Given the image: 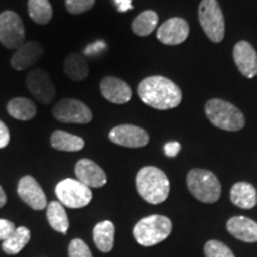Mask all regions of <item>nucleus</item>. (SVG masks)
<instances>
[{
    "label": "nucleus",
    "mask_w": 257,
    "mask_h": 257,
    "mask_svg": "<svg viewBox=\"0 0 257 257\" xmlns=\"http://www.w3.org/2000/svg\"><path fill=\"white\" fill-rule=\"evenodd\" d=\"M205 256L206 257H234L233 252L219 240H210L205 244Z\"/></svg>",
    "instance_id": "cd10ccee"
},
{
    "label": "nucleus",
    "mask_w": 257,
    "mask_h": 257,
    "mask_svg": "<svg viewBox=\"0 0 257 257\" xmlns=\"http://www.w3.org/2000/svg\"><path fill=\"white\" fill-rule=\"evenodd\" d=\"M30 240V230L28 227H16L14 233L3 242V250L9 255H17Z\"/></svg>",
    "instance_id": "393cba45"
},
{
    "label": "nucleus",
    "mask_w": 257,
    "mask_h": 257,
    "mask_svg": "<svg viewBox=\"0 0 257 257\" xmlns=\"http://www.w3.org/2000/svg\"><path fill=\"white\" fill-rule=\"evenodd\" d=\"M136 187L138 194L149 204H161L168 198L169 180L156 167H144L137 173Z\"/></svg>",
    "instance_id": "f03ea898"
},
{
    "label": "nucleus",
    "mask_w": 257,
    "mask_h": 257,
    "mask_svg": "<svg viewBox=\"0 0 257 257\" xmlns=\"http://www.w3.org/2000/svg\"><path fill=\"white\" fill-rule=\"evenodd\" d=\"M53 115L56 120L66 124H88L92 120V111L78 99H61L53 107Z\"/></svg>",
    "instance_id": "6e6552de"
},
{
    "label": "nucleus",
    "mask_w": 257,
    "mask_h": 257,
    "mask_svg": "<svg viewBox=\"0 0 257 257\" xmlns=\"http://www.w3.org/2000/svg\"><path fill=\"white\" fill-rule=\"evenodd\" d=\"M111 142L126 148H142L149 143V135L136 125L124 124L112 128L108 134Z\"/></svg>",
    "instance_id": "9b49d317"
},
{
    "label": "nucleus",
    "mask_w": 257,
    "mask_h": 257,
    "mask_svg": "<svg viewBox=\"0 0 257 257\" xmlns=\"http://www.w3.org/2000/svg\"><path fill=\"white\" fill-rule=\"evenodd\" d=\"M47 218L50 226L61 233H67L69 227L66 210L60 201H51L47 206Z\"/></svg>",
    "instance_id": "b1692460"
},
{
    "label": "nucleus",
    "mask_w": 257,
    "mask_h": 257,
    "mask_svg": "<svg viewBox=\"0 0 257 257\" xmlns=\"http://www.w3.org/2000/svg\"><path fill=\"white\" fill-rule=\"evenodd\" d=\"M93 239L100 251L108 252L113 248L114 243V225L110 220L96 224L93 230Z\"/></svg>",
    "instance_id": "4be33fe9"
},
{
    "label": "nucleus",
    "mask_w": 257,
    "mask_h": 257,
    "mask_svg": "<svg viewBox=\"0 0 257 257\" xmlns=\"http://www.w3.org/2000/svg\"><path fill=\"white\" fill-rule=\"evenodd\" d=\"M10 143V130L5 123L0 120V149L8 147Z\"/></svg>",
    "instance_id": "2f4dec72"
},
{
    "label": "nucleus",
    "mask_w": 257,
    "mask_h": 257,
    "mask_svg": "<svg viewBox=\"0 0 257 257\" xmlns=\"http://www.w3.org/2000/svg\"><path fill=\"white\" fill-rule=\"evenodd\" d=\"M199 22L206 36L214 43L223 41L225 21L217 0H202L199 5Z\"/></svg>",
    "instance_id": "423d86ee"
},
{
    "label": "nucleus",
    "mask_w": 257,
    "mask_h": 257,
    "mask_svg": "<svg viewBox=\"0 0 257 257\" xmlns=\"http://www.w3.org/2000/svg\"><path fill=\"white\" fill-rule=\"evenodd\" d=\"M25 41V29L22 18L14 11L0 15V42L8 49L17 50Z\"/></svg>",
    "instance_id": "1a4fd4ad"
},
{
    "label": "nucleus",
    "mask_w": 257,
    "mask_h": 257,
    "mask_svg": "<svg viewBox=\"0 0 257 257\" xmlns=\"http://www.w3.org/2000/svg\"><path fill=\"white\" fill-rule=\"evenodd\" d=\"M230 199L233 205L244 210L253 208L257 204V192L255 187L248 182H237L232 186Z\"/></svg>",
    "instance_id": "6ab92c4d"
},
{
    "label": "nucleus",
    "mask_w": 257,
    "mask_h": 257,
    "mask_svg": "<svg viewBox=\"0 0 257 257\" xmlns=\"http://www.w3.org/2000/svg\"><path fill=\"white\" fill-rule=\"evenodd\" d=\"M15 230L16 226L12 221L8 219H0V240L4 242L6 238H9L14 233Z\"/></svg>",
    "instance_id": "7c9ffc66"
},
{
    "label": "nucleus",
    "mask_w": 257,
    "mask_h": 257,
    "mask_svg": "<svg viewBox=\"0 0 257 257\" xmlns=\"http://www.w3.org/2000/svg\"><path fill=\"white\" fill-rule=\"evenodd\" d=\"M29 15L35 23L44 25L53 18V8L49 0H29Z\"/></svg>",
    "instance_id": "bb28decb"
},
{
    "label": "nucleus",
    "mask_w": 257,
    "mask_h": 257,
    "mask_svg": "<svg viewBox=\"0 0 257 257\" xmlns=\"http://www.w3.org/2000/svg\"><path fill=\"white\" fill-rule=\"evenodd\" d=\"M233 60L245 78L252 79L257 75V53L249 42L240 41L234 46Z\"/></svg>",
    "instance_id": "4468645a"
},
{
    "label": "nucleus",
    "mask_w": 257,
    "mask_h": 257,
    "mask_svg": "<svg viewBox=\"0 0 257 257\" xmlns=\"http://www.w3.org/2000/svg\"><path fill=\"white\" fill-rule=\"evenodd\" d=\"M68 252L69 257H93L87 244L79 238L73 239L70 242Z\"/></svg>",
    "instance_id": "c756f323"
},
{
    "label": "nucleus",
    "mask_w": 257,
    "mask_h": 257,
    "mask_svg": "<svg viewBox=\"0 0 257 257\" xmlns=\"http://www.w3.org/2000/svg\"><path fill=\"white\" fill-rule=\"evenodd\" d=\"M115 5H117V10L119 12H127L133 10V2L131 0H114Z\"/></svg>",
    "instance_id": "72a5a7b5"
},
{
    "label": "nucleus",
    "mask_w": 257,
    "mask_h": 257,
    "mask_svg": "<svg viewBox=\"0 0 257 257\" xmlns=\"http://www.w3.org/2000/svg\"><path fill=\"white\" fill-rule=\"evenodd\" d=\"M18 195L25 204L36 211L47 207V197L40 184L32 176L27 175L21 179L17 188Z\"/></svg>",
    "instance_id": "ddd939ff"
},
{
    "label": "nucleus",
    "mask_w": 257,
    "mask_h": 257,
    "mask_svg": "<svg viewBox=\"0 0 257 257\" xmlns=\"http://www.w3.org/2000/svg\"><path fill=\"white\" fill-rule=\"evenodd\" d=\"M25 81H27V87L32 96L41 104L47 105L54 101L56 96V88L46 70L42 68L30 70Z\"/></svg>",
    "instance_id": "9d476101"
},
{
    "label": "nucleus",
    "mask_w": 257,
    "mask_h": 257,
    "mask_svg": "<svg viewBox=\"0 0 257 257\" xmlns=\"http://www.w3.org/2000/svg\"><path fill=\"white\" fill-rule=\"evenodd\" d=\"M163 150H165L166 156L175 157L179 154L180 150H181V144L179 142H169L166 144Z\"/></svg>",
    "instance_id": "473e14b6"
},
{
    "label": "nucleus",
    "mask_w": 257,
    "mask_h": 257,
    "mask_svg": "<svg viewBox=\"0 0 257 257\" xmlns=\"http://www.w3.org/2000/svg\"><path fill=\"white\" fill-rule=\"evenodd\" d=\"M63 70L73 81H82L88 76L89 67L85 57L80 54L72 53L64 59Z\"/></svg>",
    "instance_id": "aec40b11"
},
{
    "label": "nucleus",
    "mask_w": 257,
    "mask_h": 257,
    "mask_svg": "<svg viewBox=\"0 0 257 257\" xmlns=\"http://www.w3.org/2000/svg\"><path fill=\"white\" fill-rule=\"evenodd\" d=\"M227 231L237 239L246 243L257 242V223L246 217H233L227 221Z\"/></svg>",
    "instance_id": "a211bd4d"
},
{
    "label": "nucleus",
    "mask_w": 257,
    "mask_h": 257,
    "mask_svg": "<svg viewBox=\"0 0 257 257\" xmlns=\"http://www.w3.org/2000/svg\"><path fill=\"white\" fill-rule=\"evenodd\" d=\"M172 221L165 216L154 214L135 225L134 236L143 246H153L165 240L172 232Z\"/></svg>",
    "instance_id": "20e7f679"
},
{
    "label": "nucleus",
    "mask_w": 257,
    "mask_h": 257,
    "mask_svg": "<svg viewBox=\"0 0 257 257\" xmlns=\"http://www.w3.org/2000/svg\"><path fill=\"white\" fill-rule=\"evenodd\" d=\"M75 175L80 182L89 188H100L107 182L104 170L88 159H82L76 163Z\"/></svg>",
    "instance_id": "dca6fc26"
},
{
    "label": "nucleus",
    "mask_w": 257,
    "mask_h": 257,
    "mask_svg": "<svg viewBox=\"0 0 257 257\" xmlns=\"http://www.w3.org/2000/svg\"><path fill=\"white\" fill-rule=\"evenodd\" d=\"M137 93L144 104L161 111L176 107L182 99L179 86L161 75L149 76L142 80L138 85Z\"/></svg>",
    "instance_id": "f257e3e1"
},
{
    "label": "nucleus",
    "mask_w": 257,
    "mask_h": 257,
    "mask_svg": "<svg viewBox=\"0 0 257 257\" xmlns=\"http://www.w3.org/2000/svg\"><path fill=\"white\" fill-rule=\"evenodd\" d=\"M205 112L214 126L226 131H238L245 124V118L236 106L221 99H211L206 102Z\"/></svg>",
    "instance_id": "7ed1b4c3"
},
{
    "label": "nucleus",
    "mask_w": 257,
    "mask_h": 257,
    "mask_svg": "<svg viewBox=\"0 0 257 257\" xmlns=\"http://www.w3.org/2000/svg\"><path fill=\"white\" fill-rule=\"evenodd\" d=\"M44 49L41 43L35 41L22 44L11 57V66L16 70H24L31 68L43 56Z\"/></svg>",
    "instance_id": "2eb2a0df"
},
{
    "label": "nucleus",
    "mask_w": 257,
    "mask_h": 257,
    "mask_svg": "<svg viewBox=\"0 0 257 257\" xmlns=\"http://www.w3.org/2000/svg\"><path fill=\"white\" fill-rule=\"evenodd\" d=\"M9 114L18 120H30L37 113V107L35 102L28 98H15L9 101L8 106Z\"/></svg>",
    "instance_id": "5701e85b"
},
{
    "label": "nucleus",
    "mask_w": 257,
    "mask_h": 257,
    "mask_svg": "<svg viewBox=\"0 0 257 257\" xmlns=\"http://www.w3.org/2000/svg\"><path fill=\"white\" fill-rule=\"evenodd\" d=\"M101 94L106 100L113 104H126L130 101L133 92L130 86L121 79L107 76L100 82Z\"/></svg>",
    "instance_id": "f3484780"
},
{
    "label": "nucleus",
    "mask_w": 257,
    "mask_h": 257,
    "mask_svg": "<svg viewBox=\"0 0 257 257\" xmlns=\"http://www.w3.org/2000/svg\"><path fill=\"white\" fill-rule=\"evenodd\" d=\"M95 4V0H66V9L69 14L80 15L87 12Z\"/></svg>",
    "instance_id": "c85d7f7f"
},
{
    "label": "nucleus",
    "mask_w": 257,
    "mask_h": 257,
    "mask_svg": "<svg viewBox=\"0 0 257 257\" xmlns=\"http://www.w3.org/2000/svg\"><path fill=\"white\" fill-rule=\"evenodd\" d=\"M189 35L188 23L185 19L174 17L166 21L157 29V40L167 46H178L184 43Z\"/></svg>",
    "instance_id": "f8f14e48"
},
{
    "label": "nucleus",
    "mask_w": 257,
    "mask_h": 257,
    "mask_svg": "<svg viewBox=\"0 0 257 257\" xmlns=\"http://www.w3.org/2000/svg\"><path fill=\"white\" fill-rule=\"evenodd\" d=\"M55 193L61 204L69 208L85 207L92 200L91 188L83 185L79 180H62L56 185Z\"/></svg>",
    "instance_id": "0eeeda50"
},
{
    "label": "nucleus",
    "mask_w": 257,
    "mask_h": 257,
    "mask_svg": "<svg viewBox=\"0 0 257 257\" xmlns=\"http://www.w3.org/2000/svg\"><path fill=\"white\" fill-rule=\"evenodd\" d=\"M157 23H159V16L155 11L148 10V11L142 12L134 19L131 29L137 36L146 37L155 30Z\"/></svg>",
    "instance_id": "a878e982"
},
{
    "label": "nucleus",
    "mask_w": 257,
    "mask_h": 257,
    "mask_svg": "<svg viewBox=\"0 0 257 257\" xmlns=\"http://www.w3.org/2000/svg\"><path fill=\"white\" fill-rule=\"evenodd\" d=\"M189 192L201 202L212 204L220 198L221 186L213 173L205 169H192L187 175Z\"/></svg>",
    "instance_id": "39448f33"
},
{
    "label": "nucleus",
    "mask_w": 257,
    "mask_h": 257,
    "mask_svg": "<svg viewBox=\"0 0 257 257\" xmlns=\"http://www.w3.org/2000/svg\"><path fill=\"white\" fill-rule=\"evenodd\" d=\"M50 143L54 149L60 152H80L85 147V141L81 137L62 130L54 131L50 137Z\"/></svg>",
    "instance_id": "412c9836"
},
{
    "label": "nucleus",
    "mask_w": 257,
    "mask_h": 257,
    "mask_svg": "<svg viewBox=\"0 0 257 257\" xmlns=\"http://www.w3.org/2000/svg\"><path fill=\"white\" fill-rule=\"evenodd\" d=\"M6 200H8V199H6V194H5L4 189H3L2 186H0V208H2L3 206H5Z\"/></svg>",
    "instance_id": "f704fd0d"
}]
</instances>
